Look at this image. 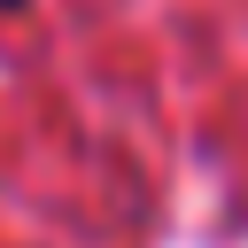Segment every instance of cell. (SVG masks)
<instances>
[{
	"label": "cell",
	"mask_w": 248,
	"mask_h": 248,
	"mask_svg": "<svg viewBox=\"0 0 248 248\" xmlns=\"http://www.w3.org/2000/svg\"><path fill=\"white\" fill-rule=\"evenodd\" d=\"M0 8H23V0H0Z\"/></svg>",
	"instance_id": "obj_1"
}]
</instances>
